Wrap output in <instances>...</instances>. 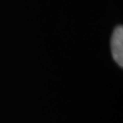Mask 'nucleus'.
Returning a JSON list of instances; mask_svg holds the SVG:
<instances>
[{
	"label": "nucleus",
	"instance_id": "obj_1",
	"mask_svg": "<svg viewBox=\"0 0 123 123\" xmlns=\"http://www.w3.org/2000/svg\"><path fill=\"white\" fill-rule=\"evenodd\" d=\"M111 52L115 62L123 66V27L118 26L115 28L111 38Z\"/></svg>",
	"mask_w": 123,
	"mask_h": 123
}]
</instances>
